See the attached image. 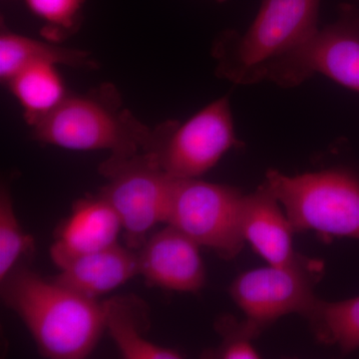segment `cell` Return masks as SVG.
Segmentation results:
<instances>
[{
	"instance_id": "1",
	"label": "cell",
	"mask_w": 359,
	"mask_h": 359,
	"mask_svg": "<svg viewBox=\"0 0 359 359\" xmlns=\"http://www.w3.org/2000/svg\"><path fill=\"white\" fill-rule=\"evenodd\" d=\"M1 297L25 323L42 355L82 359L105 330L102 302L75 294L23 266L1 280Z\"/></svg>"
},
{
	"instance_id": "2",
	"label": "cell",
	"mask_w": 359,
	"mask_h": 359,
	"mask_svg": "<svg viewBox=\"0 0 359 359\" xmlns=\"http://www.w3.org/2000/svg\"><path fill=\"white\" fill-rule=\"evenodd\" d=\"M321 0H262L244 32L223 33L215 43L219 76L235 84L266 81L280 61L297 50L320 28Z\"/></svg>"
},
{
	"instance_id": "3",
	"label": "cell",
	"mask_w": 359,
	"mask_h": 359,
	"mask_svg": "<svg viewBox=\"0 0 359 359\" xmlns=\"http://www.w3.org/2000/svg\"><path fill=\"white\" fill-rule=\"evenodd\" d=\"M114 91L102 89L63 102L32 126L37 141L76 151H110L111 157H129L150 151L155 131L123 109Z\"/></svg>"
},
{
	"instance_id": "4",
	"label": "cell",
	"mask_w": 359,
	"mask_h": 359,
	"mask_svg": "<svg viewBox=\"0 0 359 359\" xmlns=\"http://www.w3.org/2000/svg\"><path fill=\"white\" fill-rule=\"evenodd\" d=\"M264 184L294 231L359 240V177L342 168L287 176L269 170Z\"/></svg>"
},
{
	"instance_id": "5",
	"label": "cell",
	"mask_w": 359,
	"mask_h": 359,
	"mask_svg": "<svg viewBox=\"0 0 359 359\" xmlns=\"http://www.w3.org/2000/svg\"><path fill=\"white\" fill-rule=\"evenodd\" d=\"M244 198L236 187L173 177L165 223L222 259H233L245 243L241 224Z\"/></svg>"
},
{
	"instance_id": "6",
	"label": "cell",
	"mask_w": 359,
	"mask_h": 359,
	"mask_svg": "<svg viewBox=\"0 0 359 359\" xmlns=\"http://www.w3.org/2000/svg\"><path fill=\"white\" fill-rule=\"evenodd\" d=\"M108 179L99 196L115 210L121 219L125 243L139 250L149 231L165 223L172 180L151 151L129 157H110L100 166Z\"/></svg>"
},
{
	"instance_id": "7",
	"label": "cell",
	"mask_w": 359,
	"mask_h": 359,
	"mask_svg": "<svg viewBox=\"0 0 359 359\" xmlns=\"http://www.w3.org/2000/svg\"><path fill=\"white\" fill-rule=\"evenodd\" d=\"M242 145L236 135L230 100L217 99L184 123L155 131L151 152L174 178H200L226 152Z\"/></svg>"
},
{
	"instance_id": "8",
	"label": "cell",
	"mask_w": 359,
	"mask_h": 359,
	"mask_svg": "<svg viewBox=\"0 0 359 359\" xmlns=\"http://www.w3.org/2000/svg\"><path fill=\"white\" fill-rule=\"evenodd\" d=\"M323 276V261L299 254L290 264L243 273L229 292L245 318L264 332L283 316H306L318 299L314 289Z\"/></svg>"
},
{
	"instance_id": "9",
	"label": "cell",
	"mask_w": 359,
	"mask_h": 359,
	"mask_svg": "<svg viewBox=\"0 0 359 359\" xmlns=\"http://www.w3.org/2000/svg\"><path fill=\"white\" fill-rule=\"evenodd\" d=\"M321 74L359 93V8L339 6L337 20L318 28L299 48L278 63L266 81L292 88Z\"/></svg>"
},
{
	"instance_id": "10",
	"label": "cell",
	"mask_w": 359,
	"mask_h": 359,
	"mask_svg": "<svg viewBox=\"0 0 359 359\" xmlns=\"http://www.w3.org/2000/svg\"><path fill=\"white\" fill-rule=\"evenodd\" d=\"M139 275L149 283L179 292H197L205 283L200 245L171 224L138 250Z\"/></svg>"
},
{
	"instance_id": "11",
	"label": "cell",
	"mask_w": 359,
	"mask_h": 359,
	"mask_svg": "<svg viewBox=\"0 0 359 359\" xmlns=\"http://www.w3.org/2000/svg\"><path fill=\"white\" fill-rule=\"evenodd\" d=\"M121 230L117 212L100 196L79 201L52 245V262L62 269L78 257L117 244Z\"/></svg>"
},
{
	"instance_id": "12",
	"label": "cell",
	"mask_w": 359,
	"mask_h": 359,
	"mask_svg": "<svg viewBox=\"0 0 359 359\" xmlns=\"http://www.w3.org/2000/svg\"><path fill=\"white\" fill-rule=\"evenodd\" d=\"M241 224L245 242L269 264L283 266L299 256L292 244V224L264 182L245 195Z\"/></svg>"
},
{
	"instance_id": "13",
	"label": "cell",
	"mask_w": 359,
	"mask_h": 359,
	"mask_svg": "<svg viewBox=\"0 0 359 359\" xmlns=\"http://www.w3.org/2000/svg\"><path fill=\"white\" fill-rule=\"evenodd\" d=\"M138 250L115 244L78 257L60 269L54 282L91 299L107 294L139 275Z\"/></svg>"
},
{
	"instance_id": "14",
	"label": "cell",
	"mask_w": 359,
	"mask_h": 359,
	"mask_svg": "<svg viewBox=\"0 0 359 359\" xmlns=\"http://www.w3.org/2000/svg\"><path fill=\"white\" fill-rule=\"evenodd\" d=\"M105 328L126 359L183 358L176 349L149 341L144 334L150 328L147 304L134 294L118 295L103 302Z\"/></svg>"
},
{
	"instance_id": "15",
	"label": "cell",
	"mask_w": 359,
	"mask_h": 359,
	"mask_svg": "<svg viewBox=\"0 0 359 359\" xmlns=\"http://www.w3.org/2000/svg\"><path fill=\"white\" fill-rule=\"evenodd\" d=\"M57 66L50 62L32 63L7 82L32 126L50 114L67 97Z\"/></svg>"
},
{
	"instance_id": "16",
	"label": "cell",
	"mask_w": 359,
	"mask_h": 359,
	"mask_svg": "<svg viewBox=\"0 0 359 359\" xmlns=\"http://www.w3.org/2000/svg\"><path fill=\"white\" fill-rule=\"evenodd\" d=\"M34 62H50L73 67L92 65L86 52L62 48L16 33H1L0 77L2 81L8 82L18 71Z\"/></svg>"
},
{
	"instance_id": "17",
	"label": "cell",
	"mask_w": 359,
	"mask_h": 359,
	"mask_svg": "<svg viewBox=\"0 0 359 359\" xmlns=\"http://www.w3.org/2000/svg\"><path fill=\"white\" fill-rule=\"evenodd\" d=\"M304 318L320 344L337 346L344 354L359 348V297L340 302L318 299Z\"/></svg>"
},
{
	"instance_id": "18",
	"label": "cell",
	"mask_w": 359,
	"mask_h": 359,
	"mask_svg": "<svg viewBox=\"0 0 359 359\" xmlns=\"http://www.w3.org/2000/svg\"><path fill=\"white\" fill-rule=\"evenodd\" d=\"M34 247V238L21 228L11 193L0 194V282L16 266L21 257Z\"/></svg>"
},
{
	"instance_id": "19",
	"label": "cell",
	"mask_w": 359,
	"mask_h": 359,
	"mask_svg": "<svg viewBox=\"0 0 359 359\" xmlns=\"http://www.w3.org/2000/svg\"><path fill=\"white\" fill-rule=\"evenodd\" d=\"M217 332L223 341L217 348L205 351V358L221 359H256L259 353L255 347V339L262 330L245 318L240 321L231 314L219 316L215 323Z\"/></svg>"
},
{
	"instance_id": "20",
	"label": "cell",
	"mask_w": 359,
	"mask_h": 359,
	"mask_svg": "<svg viewBox=\"0 0 359 359\" xmlns=\"http://www.w3.org/2000/svg\"><path fill=\"white\" fill-rule=\"evenodd\" d=\"M26 6L53 29L73 27L83 8L85 0H25Z\"/></svg>"
},
{
	"instance_id": "21",
	"label": "cell",
	"mask_w": 359,
	"mask_h": 359,
	"mask_svg": "<svg viewBox=\"0 0 359 359\" xmlns=\"http://www.w3.org/2000/svg\"><path fill=\"white\" fill-rule=\"evenodd\" d=\"M219 1H224V0H219Z\"/></svg>"
}]
</instances>
